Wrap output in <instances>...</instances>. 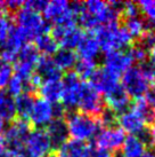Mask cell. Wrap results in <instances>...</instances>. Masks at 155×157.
Returning <instances> with one entry per match:
<instances>
[{
	"instance_id": "obj_27",
	"label": "cell",
	"mask_w": 155,
	"mask_h": 157,
	"mask_svg": "<svg viewBox=\"0 0 155 157\" xmlns=\"http://www.w3.org/2000/svg\"><path fill=\"white\" fill-rule=\"evenodd\" d=\"M0 118L6 122H13L16 119L15 98L7 91H0Z\"/></svg>"
},
{
	"instance_id": "obj_24",
	"label": "cell",
	"mask_w": 155,
	"mask_h": 157,
	"mask_svg": "<svg viewBox=\"0 0 155 157\" xmlns=\"http://www.w3.org/2000/svg\"><path fill=\"white\" fill-rule=\"evenodd\" d=\"M38 92L41 95V99L48 101L50 103H58L60 101L62 92H63V83L62 79L54 80H45L39 86Z\"/></svg>"
},
{
	"instance_id": "obj_30",
	"label": "cell",
	"mask_w": 155,
	"mask_h": 157,
	"mask_svg": "<svg viewBox=\"0 0 155 157\" xmlns=\"http://www.w3.org/2000/svg\"><path fill=\"white\" fill-rule=\"evenodd\" d=\"M125 30L129 32V35L132 38H140L145 32L147 31L145 21L140 18L139 16L125 20Z\"/></svg>"
},
{
	"instance_id": "obj_21",
	"label": "cell",
	"mask_w": 155,
	"mask_h": 157,
	"mask_svg": "<svg viewBox=\"0 0 155 157\" xmlns=\"http://www.w3.org/2000/svg\"><path fill=\"white\" fill-rule=\"evenodd\" d=\"M34 74L42 82L54 80V79H62V71L57 68L52 56H42L41 55L37 66H35Z\"/></svg>"
},
{
	"instance_id": "obj_13",
	"label": "cell",
	"mask_w": 155,
	"mask_h": 157,
	"mask_svg": "<svg viewBox=\"0 0 155 157\" xmlns=\"http://www.w3.org/2000/svg\"><path fill=\"white\" fill-rule=\"evenodd\" d=\"M62 83L63 92L60 96V105L64 108V110H73L74 108H78L82 85L81 79L75 75V72H67L64 78L62 79Z\"/></svg>"
},
{
	"instance_id": "obj_43",
	"label": "cell",
	"mask_w": 155,
	"mask_h": 157,
	"mask_svg": "<svg viewBox=\"0 0 155 157\" xmlns=\"http://www.w3.org/2000/svg\"><path fill=\"white\" fill-rule=\"evenodd\" d=\"M148 138L151 140L152 144L155 147V122L153 123L152 127L150 128V132H148Z\"/></svg>"
},
{
	"instance_id": "obj_1",
	"label": "cell",
	"mask_w": 155,
	"mask_h": 157,
	"mask_svg": "<svg viewBox=\"0 0 155 157\" xmlns=\"http://www.w3.org/2000/svg\"><path fill=\"white\" fill-rule=\"evenodd\" d=\"M122 2L89 0L86 2H79L77 20L83 28L94 29L102 25L116 23L121 14Z\"/></svg>"
},
{
	"instance_id": "obj_29",
	"label": "cell",
	"mask_w": 155,
	"mask_h": 157,
	"mask_svg": "<svg viewBox=\"0 0 155 157\" xmlns=\"http://www.w3.org/2000/svg\"><path fill=\"white\" fill-rule=\"evenodd\" d=\"M34 47L37 48L39 54H42V56H52L57 52L58 45L52 35L43 33L34 39Z\"/></svg>"
},
{
	"instance_id": "obj_16",
	"label": "cell",
	"mask_w": 155,
	"mask_h": 157,
	"mask_svg": "<svg viewBox=\"0 0 155 157\" xmlns=\"http://www.w3.org/2000/svg\"><path fill=\"white\" fill-rule=\"evenodd\" d=\"M124 132L117 126H107L97 133L96 135V144L98 149L106 150L108 153L115 151L122 147L124 142Z\"/></svg>"
},
{
	"instance_id": "obj_17",
	"label": "cell",
	"mask_w": 155,
	"mask_h": 157,
	"mask_svg": "<svg viewBox=\"0 0 155 157\" xmlns=\"http://www.w3.org/2000/svg\"><path fill=\"white\" fill-rule=\"evenodd\" d=\"M134 64V59L129 51H113L108 52L104 56V69L110 71L115 76H121L131 68Z\"/></svg>"
},
{
	"instance_id": "obj_47",
	"label": "cell",
	"mask_w": 155,
	"mask_h": 157,
	"mask_svg": "<svg viewBox=\"0 0 155 157\" xmlns=\"http://www.w3.org/2000/svg\"><path fill=\"white\" fill-rule=\"evenodd\" d=\"M12 157H31L29 156L25 151H22V153H18V154H15V155H12Z\"/></svg>"
},
{
	"instance_id": "obj_7",
	"label": "cell",
	"mask_w": 155,
	"mask_h": 157,
	"mask_svg": "<svg viewBox=\"0 0 155 157\" xmlns=\"http://www.w3.org/2000/svg\"><path fill=\"white\" fill-rule=\"evenodd\" d=\"M64 108L59 103H50L48 101L38 98L34 100L29 123L35 128H46L56 118H63Z\"/></svg>"
},
{
	"instance_id": "obj_48",
	"label": "cell",
	"mask_w": 155,
	"mask_h": 157,
	"mask_svg": "<svg viewBox=\"0 0 155 157\" xmlns=\"http://www.w3.org/2000/svg\"><path fill=\"white\" fill-rule=\"evenodd\" d=\"M0 14H6V9H5V1H0ZM7 15V14H6Z\"/></svg>"
},
{
	"instance_id": "obj_19",
	"label": "cell",
	"mask_w": 155,
	"mask_h": 157,
	"mask_svg": "<svg viewBox=\"0 0 155 157\" xmlns=\"http://www.w3.org/2000/svg\"><path fill=\"white\" fill-rule=\"evenodd\" d=\"M92 148L86 142L70 139L57 148V157H90Z\"/></svg>"
},
{
	"instance_id": "obj_50",
	"label": "cell",
	"mask_w": 155,
	"mask_h": 157,
	"mask_svg": "<svg viewBox=\"0 0 155 157\" xmlns=\"http://www.w3.org/2000/svg\"><path fill=\"white\" fill-rule=\"evenodd\" d=\"M45 157H57V156H56V154H52V153H50V154H48V155H46Z\"/></svg>"
},
{
	"instance_id": "obj_25",
	"label": "cell",
	"mask_w": 155,
	"mask_h": 157,
	"mask_svg": "<svg viewBox=\"0 0 155 157\" xmlns=\"http://www.w3.org/2000/svg\"><path fill=\"white\" fill-rule=\"evenodd\" d=\"M121 148V157H142L146 153V141L142 136L129 135L125 136Z\"/></svg>"
},
{
	"instance_id": "obj_39",
	"label": "cell",
	"mask_w": 155,
	"mask_h": 157,
	"mask_svg": "<svg viewBox=\"0 0 155 157\" xmlns=\"http://www.w3.org/2000/svg\"><path fill=\"white\" fill-rule=\"evenodd\" d=\"M46 5H47V1H45V0H29V1H24L23 6L33 10L35 13L41 14L46 7Z\"/></svg>"
},
{
	"instance_id": "obj_28",
	"label": "cell",
	"mask_w": 155,
	"mask_h": 157,
	"mask_svg": "<svg viewBox=\"0 0 155 157\" xmlns=\"http://www.w3.org/2000/svg\"><path fill=\"white\" fill-rule=\"evenodd\" d=\"M34 94L31 93H22L21 95L15 98V107H16V116L20 119L29 122V116L31 113L33 103H34Z\"/></svg>"
},
{
	"instance_id": "obj_26",
	"label": "cell",
	"mask_w": 155,
	"mask_h": 157,
	"mask_svg": "<svg viewBox=\"0 0 155 157\" xmlns=\"http://www.w3.org/2000/svg\"><path fill=\"white\" fill-rule=\"evenodd\" d=\"M52 60L60 71H69L75 67L78 62V56L73 49L67 48H58L54 54Z\"/></svg>"
},
{
	"instance_id": "obj_8",
	"label": "cell",
	"mask_w": 155,
	"mask_h": 157,
	"mask_svg": "<svg viewBox=\"0 0 155 157\" xmlns=\"http://www.w3.org/2000/svg\"><path fill=\"white\" fill-rule=\"evenodd\" d=\"M152 84L147 79L145 74L142 72L140 66L131 67L122 75L121 86L125 93L132 98H142L150 91Z\"/></svg>"
},
{
	"instance_id": "obj_36",
	"label": "cell",
	"mask_w": 155,
	"mask_h": 157,
	"mask_svg": "<svg viewBox=\"0 0 155 157\" xmlns=\"http://www.w3.org/2000/svg\"><path fill=\"white\" fill-rule=\"evenodd\" d=\"M10 26H12V23L8 18V15L0 14V46L4 44L7 38Z\"/></svg>"
},
{
	"instance_id": "obj_15",
	"label": "cell",
	"mask_w": 155,
	"mask_h": 157,
	"mask_svg": "<svg viewBox=\"0 0 155 157\" xmlns=\"http://www.w3.org/2000/svg\"><path fill=\"white\" fill-rule=\"evenodd\" d=\"M83 31L75 24L71 25H57L52 29V37L56 40L62 48L73 49L77 48L83 37Z\"/></svg>"
},
{
	"instance_id": "obj_12",
	"label": "cell",
	"mask_w": 155,
	"mask_h": 157,
	"mask_svg": "<svg viewBox=\"0 0 155 157\" xmlns=\"http://www.w3.org/2000/svg\"><path fill=\"white\" fill-rule=\"evenodd\" d=\"M52 142L48 138L45 128H34L31 130L25 144L24 151L31 157H45L52 153Z\"/></svg>"
},
{
	"instance_id": "obj_14",
	"label": "cell",
	"mask_w": 155,
	"mask_h": 157,
	"mask_svg": "<svg viewBox=\"0 0 155 157\" xmlns=\"http://www.w3.org/2000/svg\"><path fill=\"white\" fill-rule=\"evenodd\" d=\"M78 108L80 113L92 116L103 113V101L98 93L90 86V84L82 82Z\"/></svg>"
},
{
	"instance_id": "obj_49",
	"label": "cell",
	"mask_w": 155,
	"mask_h": 157,
	"mask_svg": "<svg viewBox=\"0 0 155 157\" xmlns=\"http://www.w3.org/2000/svg\"><path fill=\"white\" fill-rule=\"evenodd\" d=\"M142 157H155V153H153V151H146Z\"/></svg>"
},
{
	"instance_id": "obj_41",
	"label": "cell",
	"mask_w": 155,
	"mask_h": 157,
	"mask_svg": "<svg viewBox=\"0 0 155 157\" xmlns=\"http://www.w3.org/2000/svg\"><path fill=\"white\" fill-rule=\"evenodd\" d=\"M90 157H114L111 153H108L106 150L103 149H92V153H91Z\"/></svg>"
},
{
	"instance_id": "obj_51",
	"label": "cell",
	"mask_w": 155,
	"mask_h": 157,
	"mask_svg": "<svg viewBox=\"0 0 155 157\" xmlns=\"http://www.w3.org/2000/svg\"><path fill=\"white\" fill-rule=\"evenodd\" d=\"M153 26H154V29H155V23H154V24H153Z\"/></svg>"
},
{
	"instance_id": "obj_38",
	"label": "cell",
	"mask_w": 155,
	"mask_h": 157,
	"mask_svg": "<svg viewBox=\"0 0 155 157\" xmlns=\"http://www.w3.org/2000/svg\"><path fill=\"white\" fill-rule=\"evenodd\" d=\"M116 115L115 113H113L112 110H103V113H100V125H105V127L107 126H113L114 123L116 122Z\"/></svg>"
},
{
	"instance_id": "obj_3",
	"label": "cell",
	"mask_w": 155,
	"mask_h": 157,
	"mask_svg": "<svg viewBox=\"0 0 155 157\" xmlns=\"http://www.w3.org/2000/svg\"><path fill=\"white\" fill-rule=\"evenodd\" d=\"M69 136L72 140L86 142L99 132L100 123L95 117L82 113H71L66 118Z\"/></svg>"
},
{
	"instance_id": "obj_18",
	"label": "cell",
	"mask_w": 155,
	"mask_h": 157,
	"mask_svg": "<svg viewBox=\"0 0 155 157\" xmlns=\"http://www.w3.org/2000/svg\"><path fill=\"white\" fill-rule=\"evenodd\" d=\"M120 85L119 77L111 74L106 69H96L94 75L90 77V86L95 90L99 95L103 94L104 96L111 93Z\"/></svg>"
},
{
	"instance_id": "obj_46",
	"label": "cell",
	"mask_w": 155,
	"mask_h": 157,
	"mask_svg": "<svg viewBox=\"0 0 155 157\" xmlns=\"http://www.w3.org/2000/svg\"><path fill=\"white\" fill-rule=\"evenodd\" d=\"M5 125H6V123L0 118V136H1V134H2V132H4V130H5Z\"/></svg>"
},
{
	"instance_id": "obj_33",
	"label": "cell",
	"mask_w": 155,
	"mask_h": 157,
	"mask_svg": "<svg viewBox=\"0 0 155 157\" xmlns=\"http://www.w3.org/2000/svg\"><path fill=\"white\" fill-rule=\"evenodd\" d=\"M6 88H7L6 91L8 92L10 95L16 98V96L21 95L22 93L26 92V82L22 80L21 78H18L16 76H13Z\"/></svg>"
},
{
	"instance_id": "obj_11",
	"label": "cell",
	"mask_w": 155,
	"mask_h": 157,
	"mask_svg": "<svg viewBox=\"0 0 155 157\" xmlns=\"http://www.w3.org/2000/svg\"><path fill=\"white\" fill-rule=\"evenodd\" d=\"M116 119L120 124V128L124 133L127 132L130 135H137L142 138L147 135L146 125L150 123V121L145 115H142L137 109L135 108L127 109L125 111L121 113Z\"/></svg>"
},
{
	"instance_id": "obj_6",
	"label": "cell",
	"mask_w": 155,
	"mask_h": 157,
	"mask_svg": "<svg viewBox=\"0 0 155 157\" xmlns=\"http://www.w3.org/2000/svg\"><path fill=\"white\" fill-rule=\"evenodd\" d=\"M15 25H17L24 33L27 40H34L37 37L48 33L49 24L43 20L42 15L22 6L13 15Z\"/></svg>"
},
{
	"instance_id": "obj_44",
	"label": "cell",
	"mask_w": 155,
	"mask_h": 157,
	"mask_svg": "<svg viewBox=\"0 0 155 157\" xmlns=\"http://www.w3.org/2000/svg\"><path fill=\"white\" fill-rule=\"evenodd\" d=\"M148 53H150V61H151V64L155 68V44L148 49Z\"/></svg>"
},
{
	"instance_id": "obj_22",
	"label": "cell",
	"mask_w": 155,
	"mask_h": 157,
	"mask_svg": "<svg viewBox=\"0 0 155 157\" xmlns=\"http://www.w3.org/2000/svg\"><path fill=\"white\" fill-rule=\"evenodd\" d=\"M77 48L80 60L96 61V59L98 57L99 53H100L98 41L96 39L95 35H92V33H88V35L85 33Z\"/></svg>"
},
{
	"instance_id": "obj_37",
	"label": "cell",
	"mask_w": 155,
	"mask_h": 157,
	"mask_svg": "<svg viewBox=\"0 0 155 157\" xmlns=\"http://www.w3.org/2000/svg\"><path fill=\"white\" fill-rule=\"evenodd\" d=\"M131 56L134 59V62H138V63H145L147 59V51L144 47H142L140 45H137V46H134L129 51Z\"/></svg>"
},
{
	"instance_id": "obj_9",
	"label": "cell",
	"mask_w": 155,
	"mask_h": 157,
	"mask_svg": "<svg viewBox=\"0 0 155 157\" xmlns=\"http://www.w3.org/2000/svg\"><path fill=\"white\" fill-rule=\"evenodd\" d=\"M40 59V54L34 47V45L25 44L18 53L15 60L13 69L14 72L18 78L24 82H27L32 75L34 74L35 66Z\"/></svg>"
},
{
	"instance_id": "obj_20",
	"label": "cell",
	"mask_w": 155,
	"mask_h": 157,
	"mask_svg": "<svg viewBox=\"0 0 155 157\" xmlns=\"http://www.w3.org/2000/svg\"><path fill=\"white\" fill-rule=\"evenodd\" d=\"M45 131L47 133L48 138L52 142V148H58L62 144L69 140V132L65 119L56 118L48 125Z\"/></svg>"
},
{
	"instance_id": "obj_31",
	"label": "cell",
	"mask_w": 155,
	"mask_h": 157,
	"mask_svg": "<svg viewBox=\"0 0 155 157\" xmlns=\"http://www.w3.org/2000/svg\"><path fill=\"white\" fill-rule=\"evenodd\" d=\"M96 71V61L79 60L75 64V75L80 79L90 78Z\"/></svg>"
},
{
	"instance_id": "obj_34",
	"label": "cell",
	"mask_w": 155,
	"mask_h": 157,
	"mask_svg": "<svg viewBox=\"0 0 155 157\" xmlns=\"http://www.w3.org/2000/svg\"><path fill=\"white\" fill-rule=\"evenodd\" d=\"M138 8L144 16L152 23H155V0H142L138 2Z\"/></svg>"
},
{
	"instance_id": "obj_42",
	"label": "cell",
	"mask_w": 155,
	"mask_h": 157,
	"mask_svg": "<svg viewBox=\"0 0 155 157\" xmlns=\"http://www.w3.org/2000/svg\"><path fill=\"white\" fill-rule=\"evenodd\" d=\"M146 99L148 100L150 105H151V107L153 108V110H154V113H155V84H154V86H153V88L151 90V92H150V94H148V96H147Z\"/></svg>"
},
{
	"instance_id": "obj_45",
	"label": "cell",
	"mask_w": 155,
	"mask_h": 157,
	"mask_svg": "<svg viewBox=\"0 0 155 157\" xmlns=\"http://www.w3.org/2000/svg\"><path fill=\"white\" fill-rule=\"evenodd\" d=\"M0 157H12V155L0 144Z\"/></svg>"
},
{
	"instance_id": "obj_35",
	"label": "cell",
	"mask_w": 155,
	"mask_h": 157,
	"mask_svg": "<svg viewBox=\"0 0 155 157\" xmlns=\"http://www.w3.org/2000/svg\"><path fill=\"white\" fill-rule=\"evenodd\" d=\"M121 13L125 16V18H131L139 16V8L138 5L132 1H125L121 5Z\"/></svg>"
},
{
	"instance_id": "obj_5",
	"label": "cell",
	"mask_w": 155,
	"mask_h": 157,
	"mask_svg": "<svg viewBox=\"0 0 155 157\" xmlns=\"http://www.w3.org/2000/svg\"><path fill=\"white\" fill-rule=\"evenodd\" d=\"M29 122L16 118L5 127L2 134L0 136V144L4 147L10 155L24 151V144L26 138L31 131Z\"/></svg>"
},
{
	"instance_id": "obj_2",
	"label": "cell",
	"mask_w": 155,
	"mask_h": 157,
	"mask_svg": "<svg viewBox=\"0 0 155 157\" xmlns=\"http://www.w3.org/2000/svg\"><path fill=\"white\" fill-rule=\"evenodd\" d=\"M95 37L98 41L100 51H104L105 53L122 51L123 48L129 47L132 41V37L125 30L124 26H120L117 23L97 28Z\"/></svg>"
},
{
	"instance_id": "obj_4",
	"label": "cell",
	"mask_w": 155,
	"mask_h": 157,
	"mask_svg": "<svg viewBox=\"0 0 155 157\" xmlns=\"http://www.w3.org/2000/svg\"><path fill=\"white\" fill-rule=\"evenodd\" d=\"M79 2H69L66 0H54L47 2L42 12V17L46 22L57 25L75 24Z\"/></svg>"
},
{
	"instance_id": "obj_23",
	"label": "cell",
	"mask_w": 155,
	"mask_h": 157,
	"mask_svg": "<svg viewBox=\"0 0 155 157\" xmlns=\"http://www.w3.org/2000/svg\"><path fill=\"white\" fill-rule=\"evenodd\" d=\"M105 101L108 105V109L113 113H123L128 109L130 105V96L125 93L121 85H119L115 90L105 95Z\"/></svg>"
},
{
	"instance_id": "obj_32",
	"label": "cell",
	"mask_w": 155,
	"mask_h": 157,
	"mask_svg": "<svg viewBox=\"0 0 155 157\" xmlns=\"http://www.w3.org/2000/svg\"><path fill=\"white\" fill-rule=\"evenodd\" d=\"M14 75V69L12 63L0 60V91H4L7 87L9 80Z\"/></svg>"
},
{
	"instance_id": "obj_40",
	"label": "cell",
	"mask_w": 155,
	"mask_h": 157,
	"mask_svg": "<svg viewBox=\"0 0 155 157\" xmlns=\"http://www.w3.org/2000/svg\"><path fill=\"white\" fill-rule=\"evenodd\" d=\"M155 44V33L153 31L147 30L144 35L140 37V46L144 47L146 51H148L150 48Z\"/></svg>"
},
{
	"instance_id": "obj_10",
	"label": "cell",
	"mask_w": 155,
	"mask_h": 157,
	"mask_svg": "<svg viewBox=\"0 0 155 157\" xmlns=\"http://www.w3.org/2000/svg\"><path fill=\"white\" fill-rule=\"evenodd\" d=\"M25 44H29L25 33L15 24H12L5 43L0 46V60L5 62H15L18 53Z\"/></svg>"
}]
</instances>
